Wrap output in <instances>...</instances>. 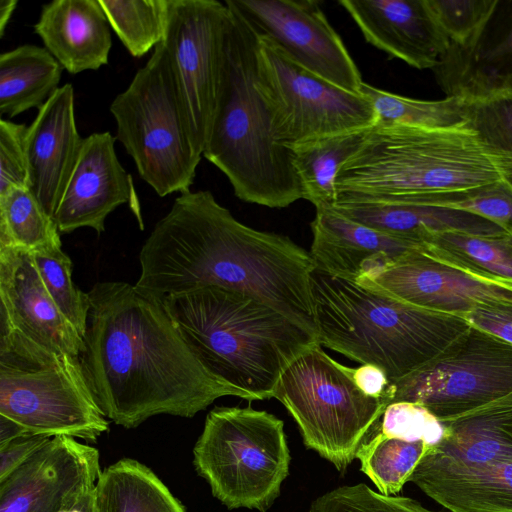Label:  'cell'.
<instances>
[{
	"mask_svg": "<svg viewBox=\"0 0 512 512\" xmlns=\"http://www.w3.org/2000/svg\"><path fill=\"white\" fill-rule=\"evenodd\" d=\"M79 361L102 414L130 429L167 414L192 418L216 399L248 396L209 372L163 300L126 282H98Z\"/></svg>",
	"mask_w": 512,
	"mask_h": 512,
	"instance_id": "obj_1",
	"label": "cell"
},
{
	"mask_svg": "<svg viewBox=\"0 0 512 512\" xmlns=\"http://www.w3.org/2000/svg\"><path fill=\"white\" fill-rule=\"evenodd\" d=\"M136 286L163 300L213 285L251 295L317 334L310 252L239 222L208 190L180 194L140 254Z\"/></svg>",
	"mask_w": 512,
	"mask_h": 512,
	"instance_id": "obj_2",
	"label": "cell"
},
{
	"mask_svg": "<svg viewBox=\"0 0 512 512\" xmlns=\"http://www.w3.org/2000/svg\"><path fill=\"white\" fill-rule=\"evenodd\" d=\"M221 77L203 157L242 201L285 208L302 199L291 148L276 136L258 69L259 34L229 0Z\"/></svg>",
	"mask_w": 512,
	"mask_h": 512,
	"instance_id": "obj_3",
	"label": "cell"
},
{
	"mask_svg": "<svg viewBox=\"0 0 512 512\" xmlns=\"http://www.w3.org/2000/svg\"><path fill=\"white\" fill-rule=\"evenodd\" d=\"M163 302L203 366L249 401L273 398L284 370L320 344L313 331L237 290L208 285Z\"/></svg>",
	"mask_w": 512,
	"mask_h": 512,
	"instance_id": "obj_4",
	"label": "cell"
},
{
	"mask_svg": "<svg viewBox=\"0 0 512 512\" xmlns=\"http://www.w3.org/2000/svg\"><path fill=\"white\" fill-rule=\"evenodd\" d=\"M501 181L467 124L416 128L375 124L342 166L336 201H402L444 207L463 193Z\"/></svg>",
	"mask_w": 512,
	"mask_h": 512,
	"instance_id": "obj_5",
	"label": "cell"
},
{
	"mask_svg": "<svg viewBox=\"0 0 512 512\" xmlns=\"http://www.w3.org/2000/svg\"><path fill=\"white\" fill-rule=\"evenodd\" d=\"M311 294L321 346L381 368L399 381L438 356L470 324L463 317L417 307L320 270Z\"/></svg>",
	"mask_w": 512,
	"mask_h": 512,
	"instance_id": "obj_6",
	"label": "cell"
},
{
	"mask_svg": "<svg viewBox=\"0 0 512 512\" xmlns=\"http://www.w3.org/2000/svg\"><path fill=\"white\" fill-rule=\"evenodd\" d=\"M0 415L32 434L95 442L109 430L79 358L0 329Z\"/></svg>",
	"mask_w": 512,
	"mask_h": 512,
	"instance_id": "obj_7",
	"label": "cell"
},
{
	"mask_svg": "<svg viewBox=\"0 0 512 512\" xmlns=\"http://www.w3.org/2000/svg\"><path fill=\"white\" fill-rule=\"evenodd\" d=\"M116 139L156 194L186 193L201 156L194 149L166 48L160 42L110 104Z\"/></svg>",
	"mask_w": 512,
	"mask_h": 512,
	"instance_id": "obj_8",
	"label": "cell"
},
{
	"mask_svg": "<svg viewBox=\"0 0 512 512\" xmlns=\"http://www.w3.org/2000/svg\"><path fill=\"white\" fill-rule=\"evenodd\" d=\"M194 466L228 509L266 512L289 473L284 422L263 410L215 407L194 449Z\"/></svg>",
	"mask_w": 512,
	"mask_h": 512,
	"instance_id": "obj_9",
	"label": "cell"
},
{
	"mask_svg": "<svg viewBox=\"0 0 512 512\" xmlns=\"http://www.w3.org/2000/svg\"><path fill=\"white\" fill-rule=\"evenodd\" d=\"M354 368L331 358L321 345L298 356L281 374L273 393L296 421L309 449L344 472L389 405L386 396L366 395Z\"/></svg>",
	"mask_w": 512,
	"mask_h": 512,
	"instance_id": "obj_10",
	"label": "cell"
},
{
	"mask_svg": "<svg viewBox=\"0 0 512 512\" xmlns=\"http://www.w3.org/2000/svg\"><path fill=\"white\" fill-rule=\"evenodd\" d=\"M446 423L512 395V345L470 325L438 356L387 390Z\"/></svg>",
	"mask_w": 512,
	"mask_h": 512,
	"instance_id": "obj_11",
	"label": "cell"
},
{
	"mask_svg": "<svg viewBox=\"0 0 512 512\" xmlns=\"http://www.w3.org/2000/svg\"><path fill=\"white\" fill-rule=\"evenodd\" d=\"M258 69L277 139L289 148L376 124L375 111L363 94L342 89L306 70L260 34Z\"/></svg>",
	"mask_w": 512,
	"mask_h": 512,
	"instance_id": "obj_12",
	"label": "cell"
},
{
	"mask_svg": "<svg viewBox=\"0 0 512 512\" xmlns=\"http://www.w3.org/2000/svg\"><path fill=\"white\" fill-rule=\"evenodd\" d=\"M228 20L225 1L166 0L161 42L170 60L194 149L201 157L218 96Z\"/></svg>",
	"mask_w": 512,
	"mask_h": 512,
	"instance_id": "obj_13",
	"label": "cell"
},
{
	"mask_svg": "<svg viewBox=\"0 0 512 512\" xmlns=\"http://www.w3.org/2000/svg\"><path fill=\"white\" fill-rule=\"evenodd\" d=\"M258 32L301 67L361 94V73L317 1L229 0Z\"/></svg>",
	"mask_w": 512,
	"mask_h": 512,
	"instance_id": "obj_14",
	"label": "cell"
},
{
	"mask_svg": "<svg viewBox=\"0 0 512 512\" xmlns=\"http://www.w3.org/2000/svg\"><path fill=\"white\" fill-rule=\"evenodd\" d=\"M356 283L427 310L464 317L477 303L512 302V285L446 262L424 247L362 275Z\"/></svg>",
	"mask_w": 512,
	"mask_h": 512,
	"instance_id": "obj_15",
	"label": "cell"
},
{
	"mask_svg": "<svg viewBox=\"0 0 512 512\" xmlns=\"http://www.w3.org/2000/svg\"><path fill=\"white\" fill-rule=\"evenodd\" d=\"M101 473L96 448L55 436L0 481V512H60L95 487Z\"/></svg>",
	"mask_w": 512,
	"mask_h": 512,
	"instance_id": "obj_16",
	"label": "cell"
},
{
	"mask_svg": "<svg viewBox=\"0 0 512 512\" xmlns=\"http://www.w3.org/2000/svg\"><path fill=\"white\" fill-rule=\"evenodd\" d=\"M116 137L95 132L83 138L79 155L53 219L60 233L79 228L105 231V221L117 207L131 203L140 225L139 205L131 176L115 151Z\"/></svg>",
	"mask_w": 512,
	"mask_h": 512,
	"instance_id": "obj_17",
	"label": "cell"
},
{
	"mask_svg": "<svg viewBox=\"0 0 512 512\" xmlns=\"http://www.w3.org/2000/svg\"><path fill=\"white\" fill-rule=\"evenodd\" d=\"M0 329L79 358L83 336L59 310L29 251L0 247Z\"/></svg>",
	"mask_w": 512,
	"mask_h": 512,
	"instance_id": "obj_18",
	"label": "cell"
},
{
	"mask_svg": "<svg viewBox=\"0 0 512 512\" xmlns=\"http://www.w3.org/2000/svg\"><path fill=\"white\" fill-rule=\"evenodd\" d=\"M447 97L512 95V0H498L484 26L452 44L432 69Z\"/></svg>",
	"mask_w": 512,
	"mask_h": 512,
	"instance_id": "obj_19",
	"label": "cell"
},
{
	"mask_svg": "<svg viewBox=\"0 0 512 512\" xmlns=\"http://www.w3.org/2000/svg\"><path fill=\"white\" fill-rule=\"evenodd\" d=\"M365 40L417 69H433L450 40L426 0H340Z\"/></svg>",
	"mask_w": 512,
	"mask_h": 512,
	"instance_id": "obj_20",
	"label": "cell"
},
{
	"mask_svg": "<svg viewBox=\"0 0 512 512\" xmlns=\"http://www.w3.org/2000/svg\"><path fill=\"white\" fill-rule=\"evenodd\" d=\"M82 141L76 126L74 88L66 83L38 109L26 132L28 188L52 218Z\"/></svg>",
	"mask_w": 512,
	"mask_h": 512,
	"instance_id": "obj_21",
	"label": "cell"
},
{
	"mask_svg": "<svg viewBox=\"0 0 512 512\" xmlns=\"http://www.w3.org/2000/svg\"><path fill=\"white\" fill-rule=\"evenodd\" d=\"M310 226L315 269L352 281L423 248L347 218L333 207L316 208Z\"/></svg>",
	"mask_w": 512,
	"mask_h": 512,
	"instance_id": "obj_22",
	"label": "cell"
},
{
	"mask_svg": "<svg viewBox=\"0 0 512 512\" xmlns=\"http://www.w3.org/2000/svg\"><path fill=\"white\" fill-rule=\"evenodd\" d=\"M99 0H54L34 25L44 47L70 74L108 64L111 31Z\"/></svg>",
	"mask_w": 512,
	"mask_h": 512,
	"instance_id": "obj_23",
	"label": "cell"
},
{
	"mask_svg": "<svg viewBox=\"0 0 512 512\" xmlns=\"http://www.w3.org/2000/svg\"><path fill=\"white\" fill-rule=\"evenodd\" d=\"M443 424V438L415 469L472 468L512 459V395Z\"/></svg>",
	"mask_w": 512,
	"mask_h": 512,
	"instance_id": "obj_24",
	"label": "cell"
},
{
	"mask_svg": "<svg viewBox=\"0 0 512 512\" xmlns=\"http://www.w3.org/2000/svg\"><path fill=\"white\" fill-rule=\"evenodd\" d=\"M332 207L356 222L423 247L431 236L446 231L475 235L508 233L483 217L446 207L402 201H346Z\"/></svg>",
	"mask_w": 512,
	"mask_h": 512,
	"instance_id": "obj_25",
	"label": "cell"
},
{
	"mask_svg": "<svg viewBox=\"0 0 512 512\" xmlns=\"http://www.w3.org/2000/svg\"><path fill=\"white\" fill-rule=\"evenodd\" d=\"M409 481L450 512H512V459L472 468L415 469Z\"/></svg>",
	"mask_w": 512,
	"mask_h": 512,
	"instance_id": "obj_26",
	"label": "cell"
},
{
	"mask_svg": "<svg viewBox=\"0 0 512 512\" xmlns=\"http://www.w3.org/2000/svg\"><path fill=\"white\" fill-rule=\"evenodd\" d=\"M63 67L45 48L24 44L0 54V115L39 109L59 88Z\"/></svg>",
	"mask_w": 512,
	"mask_h": 512,
	"instance_id": "obj_27",
	"label": "cell"
},
{
	"mask_svg": "<svg viewBox=\"0 0 512 512\" xmlns=\"http://www.w3.org/2000/svg\"><path fill=\"white\" fill-rule=\"evenodd\" d=\"M371 127L331 134L291 147L302 199L315 208L335 204L340 169L360 148Z\"/></svg>",
	"mask_w": 512,
	"mask_h": 512,
	"instance_id": "obj_28",
	"label": "cell"
},
{
	"mask_svg": "<svg viewBox=\"0 0 512 512\" xmlns=\"http://www.w3.org/2000/svg\"><path fill=\"white\" fill-rule=\"evenodd\" d=\"M95 501L98 512H185L151 469L129 458L102 471Z\"/></svg>",
	"mask_w": 512,
	"mask_h": 512,
	"instance_id": "obj_29",
	"label": "cell"
},
{
	"mask_svg": "<svg viewBox=\"0 0 512 512\" xmlns=\"http://www.w3.org/2000/svg\"><path fill=\"white\" fill-rule=\"evenodd\" d=\"M424 249L470 273L512 285V232L475 235L446 231L431 236Z\"/></svg>",
	"mask_w": 512,
	"mask_h": 512,
	"instance_id": "obj_30",
	"label": "cell"
},
{
	"mask_svg": "<svg viewBox=\"0 0 512 512\" xmlns=\"http://www.w3.org/2000/svg\"><path fill=\"white\" fill-rule=\"evenodd\" d=\"M422 441H407L383 434L373 426L360 445L356 458L383 495H395L409 481L415 468L430 450Z\"/></svg>",
	"mask_w": 512,
	"mask_h": 512,
	"instance_id": "obj_31",
	"label": "cell"
},
{
	"mask_svg": "<svg viewBox=\"0 0 512 512\" xmlns=\"http://www.w3.org/2000/svg\"><path fill=\"white\" fill-rule=\"evenodd\" d=\"M363 94L371 103L376 124L416 128H454L467 123L465 100L445 97L420 100L397 95L363 82Z\"/></svg>",
	"mask_w": 512,
	"mask_h": 512,
	"instance_id": "obj_32",
	"label": "cell"
},
{
	"mask_svg": "<svg viewBox=\"0 0 512 512\" xmlns=\"http://www.w3.org/2000/svg\"><path fill=\"white\" fill-rule=\"evenodd\" d=\"M54 219L28 187L0 194V247L29 252L61 243Z\"/></svg>",
	"mask_w": 512,
	"mask_h": 512,
	"instance_id": "obj_33",
	"label": "cell"
},
{
	"mask_svg": "<svg viewBox=\"0 0 512 512\" xmlns=\"http://www.w3.org/2000/svg\"><path fill=\"white\" fill-rule=\"evenodd\" d=\"M467 126L512 189V95L465 100Z\"/></svg>",
	"mask_w": 512,
	"mask_h": 512,
	"instance_id": "obj_34",
	"label": "cell"
},
{
	"mask_svg": "<svg viewBox=\"0 0 512 512\" xmlns=\"http://www.w3.org/2000/svg\"><path fill=\"white\" fill-rule=\"evenodd\" d=\"M110 28L131 56L140 58L164 37L166 0H99Z\"/></svg>",
	"mask_w": 512,
	"mask_h": 512,
	"instance_id": "obj_35",
	"label": "cell"
},
{
	"mask_svg": "<svg viewBox=\"0 0 512 512\" xmlns=\"http://www.w3.org/2000/svg\"><path fill=\"white\" fill-rule=\"evenodd\" d=\"M62 243L30 252L42 282L51 298L83 336L89 311V297L72 279V261L62 250Z\"/></svg>",
	"mask_w": 512,
	"mask_h": 512,
	"instance_id": "obj_36",
	"label": "cell"
},
{
	"mask_svg": "<svg viewBox=\"0 0 512 512\" xmlns=\"http://www.w3.org/2000/svg\"><path fill=\"white\" fill-rule=\"evenodd\" d=\"M311 512H437L419 501L402 496L383 495L366 484L341 486L323 494Z\"/></svg>",
	"mask_w": 512,
	"mask_h": 512,
	"instance_id": "obj_37",
	"label": "cell"
},
{
	"mask_svg": "<svg viewBox=\"0 0 512 512\" xmlns=\"http://www.w3.org/2000/svg\"><path fill=\"white\" fill-rule=\"evenodd\" d=\"M383 434L407 441L422 440L430 447L444 436V424L424 406L407 401L390 403L373 425Z\"/></svg>",
	"mask_w": 512,
	"mask_h": 512,
	"instance_id": "obj_38",
	"label": "cell"
},
{
	"mask_svg": "<svg viewBox=\"0 0 512 512\" xmlns=\"http://www.w3.org/2000/svg\"><path fill=\"white\" fill-rule=\"evenodd\" d=\"M498 0H426L452 44H463L486 23Z\"/></svg>",
	"mask_w": 512,
	"mask_h": 512,
	"instance_id": "obj_39",
	"label": "cell"
},
{
	"mask_svg": "<svg viewBox=\"0 0 512 512\" xmlns=\"http://www.w3.org/2000/svg\"><path fill=\"white\" fill-rule=\"evenodd\" d=\"M445 207L478 215L512 232V189L502 180L463 193Z\"/></svg>",
	"mask_w": 512,
	"mask_h": 512,
	"instance_id": "obj_40",
	"label": "cell"
},
{
	"mask_svg": "<svg viewBox=\"0 0 512 512\" xmlns=\"http://www.w3.org/2000/svg\"><path fill=\"white\" fill-rule=\"evenodd\" d=\"M27 127L0 119V194L12 187H28Z\"/></svg>",
	"mask_w": 512,
	"mask_h": 512,
	"instance_id": "obj_41",
	"label": "cell"
},
{
	"mask_svg": "<svg viewBox=\"0 0 512 512\" xmlns=\"http://www.w3.org/2000/svg\"><path fill=\"white\" fill-rule=\"evenodd\" d=\"M463 318L471 326L512 345V302L477 303Z\"/></svg>",
	"mask_w": 512,
	"mask_h": 512,
	"instance_id": "obj_42",
	"label": "cell"
},
{
	"mask_svg": "<svg viewBox=\"0 0 512 512\" xmlns=\"http://www.w3.org/2000/svg\"><path fill=\"white\" fill-rule=\"evenodd\" d=\"M53 437L27 434L0 446V481L44 447Z\"/></svg>",
	"mask_w": 512,
	"mask_h": 512,
	"instance_id": "obj_43",
	"label": "cell"
},
{
	"mask_svg": "<svg viewBox=\"0 0 512 512\" xmlns=\"http://www.w3.org/2000/svg\"><path fill=\"white\" fill-rule=\"evenodd\" d=\"M354 380L359 389L366 395L382 398L386 396L391 382L386 373L372 364H363L354 368Z\"/></svg>",
	"mask_w": 512,
	"mask_h": 512,
	"instance_id": "obj_44",
	"label": "cell"
},
{
	"mask_svg": "<svg viewBox=\"0 0 512 512\" xmlns=\"http://www.w3.org/2000/svg\"><path fill=\"white\" fill-rule=\"evenodd\" d=\"M60 512H98L95 501V487L77 496Z\"/></svg>",
	"mask_w": 512,
	"mask_h": 512,
	"instance_id": "obj_45",
	"label": "cell"
},
{
	"mask_svg": "<svg viewBox=\"0 0 512 512\" xmlns=\"http://www.w3.org/2000/svg\"><path fill=\"white\" fill-rule=\"evenodd\" d=\"M27 434L32 433L14 421L0 415V446Z\"/></svg>",
	"mask_w": 512,
	"mask_h": 512,
	"instance_id": "obj_46",
	"label": "cell"
},
{
	"mask_svg": "<svg viewBox=\"0 0 512 512\" xmlns=\"http://www.w3.org/2000/svg\"><path fill=\"white\" fill-rule=\"evenodd\" d=\"M17 0H0V37H3L7 24L17 7Z\"/></svg>",
	"mask_w": 512,
	"mask_h": 512,
	"instance_id": "obj_47",
	"label": "cell"
}]
</instances>
